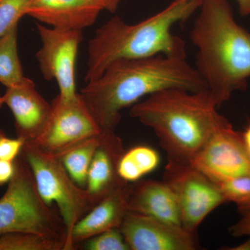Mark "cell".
Instances as JSON below:
<instances>
[{
  "instance_id": "6da1fadb",
  "label": "cell",
  "mask_w": 250,
  "mask_h": 250,
  "mask_svg": "<svg viewBox=\"0 0 250 250\" xmlns=\"http://www.w3.org/2000/svg\"><path fill=\"white\" fill-rule=\"evenodd\" d=\"M207 90L195 67L182 57L154 56L111 64L80 93L102 129L115 131L125 108L166 88Z\"/></svg>"
},
{
  "instance_id": "7a4b0ae2",
  "label": "cell",
  "mask_w": 250,
  "mask_h": 250,
  "mask_svg": "<svg viewBox=\"0 0 250 250\" xmlns=\"http://www.w3.org/2000/svg\"><path fill=\"white\" fill-rule=\"evenodd\" d=\"M190 32L196 70L220 106L250 78V32L236 22L227 0H202Z\"/></svg>"
},
{
  "instance_id": "3957f363",
  "label": "cell",
  "mask_w": 250,
  "mask_h": 250,
  "mask_svg": "<svg viewBox=\"0 0 250 250\" xmlns=\"http://www.w3.org/2000/svg\"><path fill=\"white\" fill-rule=\"evenodd\" d=\"M208 90L166 88L131 106L130 116L154 131L169 161L190 164L228 121Z\"/></svg>"
},
{
  "instance_id": "277c9868",
  "label": "cell",
  "mask_w": 250,
  "mask_h": 250,
  "mask_svg": "<svg viewBox=\"0 0 250 250\" xmlns=\"http://www.w3.org/2000/svg\"><path fill=\"white\" fill-rule=\"evenodd\" d=\"M202 0H174L167 7L136 24L119 16L112 18L95 31L88 45L85 83L98 79L111 64L154 56L186 58L185 43L172 27L200 9Z\"/></svg>"
},
{
  "instance_id": "5b68a950",
  "label": "cell",
  "mask_w": 250,
  "mask_h": 250,
  "mask_svg": "<svg viewBox=\"0 0 250 250\" xmlns=\"http://www.w3.org/2000/svg\"><path fill=\"white\" fill-rule=\"evenodd\" d=\"M14 232L53 238L65 246L66 231L60 213L42 200L21 154L15 161L14 176L0 198V236Z\"/></svg>"
},
{
  "instance_id": "8992f818",
  "label": "cell",
  "mask_w": 250,
  "mask_h": 250,
  "mask_svg": "<svg viewBox=\"0 0 250 250\" xmlns=\"http://www.w3.org/2000/svg\"><path fill=\"white\" fill-rule=\"evenodd\" d=\"M21 154L30 168L42 200L49 206L57 205L66 231L64 250H72V229L95 203L86 190L75 183L57 156L29 141L24 143Z\"/></svg>"
},
{
  "instance_id": "52a82bcc",
  "label": "cell",
  "mask_w": 250,
  "mask_h": 250,
  "mask_svg": "<svg viewBox=\"0 0 250 250\" xmlns=\"http://www.w3.org/2000/svg\"><path fill=\"white\" fill-rule=\"evenodd\" d=\"M164 180L177 197L182 227L190 232L196 233L213 210L227 203L218 184L190 164L168 161Z\"/></svg>"
},
{
  "instance_id": "ba28073f",
  "label": "cell",
  "mask_w": 250,
  "mask_h": 250,
  "mask_svg": "<svg viewBox=\"0 0 250 250\" xmlns=\"http://www.w3.org/2000/svg\"><path fill=\"white\" fill-rule=\"evenodd\" d=\"M51 106L52 111L45 129L32 143L52 155H60L104 131L80 93L70 100H63L58 95L52 100Z\"/></svg>"
},
{
  "instance_id": "9c48e42d",
  "label": "cell",
  "mask_w": 250,
  "mask_h": 250,
  "mask_svg": "<svg viewBox=\"0 0 250 250\" xmlns=\"http://www.w3.org/2000/svg\"><path fill=\"white\" fill-rule=\"evenodd\" d=\"M41 47L36 54L39 68L45 80H55L59 96L70 100L77 95L75 64L79 47L83 39L82 31L47 27L37 23Z\"/></svg>"
},
{
  "instance_id": "30bf717a",
  "label": "cell",
  "mask_w": 250,
  "mask_h": 250,
  "mask_svg": "<svg viewBox=\"0 0 250 250\" xmlns=\"http://www.w3.org/2000/svg\"><path fill=\"white\" fill-rule=\"evenodd\" d=\"M190 165L217 184L240 176L250 177V156L242 133L228 120L212 135Z\"/></svg>"
},
{
  "instance_id": "8fae6325",
  "label": "cell",
  "mask_w": 250,
  "mask_h": 250,
  "mask_svg": "<svg viewBox=\"0 0 250 250\" xmlns=\"http://www.w3.org/2000/svg\"><path fill=\"white\" fill-rule=\"evenodd\" d=\"M130 250H196V233L147 215L127 211L120 228Z\"/></svg>"
},
{
  "instance_id": "7c38bea8",
  "label": "cell",
  "mask_w": 250,
  "mask_h": 250,
  "mask_svg": "<svg viewBox=\"0 0 250 250\" xmlns=\"http://www.w3.org/2000/svg\"><path fill=\"white\" fill-rule=\"evenodd\" d=\"M2 98L14 117L18 137L30 142L36 141L48 121L51 103L38 92L34 82L27 77L18 84L6 88Z\"/></svg>"
},
{
  "instance_id": "4fadbf2b",
  "label": "cell",
  "mask_w": 250,
  "mask_h": 250,
  "mask_svg": "<svg viewBox=\"0 0 250 250\" xmlns=\"http://www.w3.org/2000/svg\"><path fill=\"white\" fill-rule=\"evenodd\" d=\"M103 10L100 0H31L26 15L50 27L82 31Z\"/></svg>"
},
{
  "instance_id": "5bb4252c",
  "label": "cell",
  "mask_w": 250,
  "mask_h": 250,
  "mask_svg": "<svg viewBox=\"0 0 250 250\" xmlns=\"http://www.w3.org/2000/svg\"><path fill=\"white\" fill-rule=\"evenodd\" d=\"M123 141L115 131L104 130L90 164L85 189L96 205L121 186L127 184L118 175V164L125 152Z\"/></svg>"
},
{
  "instance_id": "9a60e30c",
  "label": "cell",
  "mask_w": 250,
  "mask_h": 250,
  "mask_svg": "<svg viewBox=\"0 0 250 250\" xmlns=\"http://www.w3.org/2000/svg\"><path fill=\"white\" fill-rule=\"evenodd\" d=\"M127 208L128 211L182 227L177 197L164 180H139L130 184Z\"/></svg>"
},
{
  "instance_id": "2e32d148",
  "label": "cell",
  "mask_w": 250,
  "mask_h": 250,
  "mask_svg": "<svg viewBox=\"0 0 250 250\" xmlns=\"http://www.w3.org/2000/svg\"><path fill=\"white\" fill-rule=\"evenodd\" d=\"M130 184L121 186L104 197L77 222L70 238L72 250L79 243L88 241L100 233L121 228L128 211Z\"/></svg>"
},
{
  "instance_id": "e0dca14e",
  "label": "cell",
  "mask_w": 250,
  "mask_h": 250,
  "mask_svg": "<svg viewBox=\"0 0 250 250\" xmlns=\"http://www.w3.org/2000/svg\"><path fill=\"white\" fill-rule=\"evenodd\" d=\"M160 157L155 149L146 146H136L125 151L118 164V175L123 182L134 183L157 168Z\"/></svg>"
},
{
  "instance_id": "ac0fdd59",
  "label": "cell",
  "mask_w": 250,
  "mask_h": 250,
  "mask_svg": "<svg viewBox=\"0 0 250 250\" xmlns=\"http://www.w3.org/2000/svg\"><path fill=\"white\" fill-rule=\"evenodd\" d=\"M103 131L98 136L79 143L60 155L56 156L62 161L75 183L83 188L86 185L90 166L101 141Z\"/></svg>"
},
{
  "instance_id": "d6986e66",
  "label": "cell",
  "mask_w": 250,
  "mask_h": 250,
  "mask_svg": "<svg viewBox=\"0 0 250 250\" xmlns=\"http://www.w3.org/2000/svg\"><path fill=\"white\" fill-rule=\"evenodd\" d=\"M18 51V25L0 37V83L6 88L24 78Z\"/></svg>"
},
{
  "instance_id": "ffe728a7",
  "label": "cell",
  "mask_w": 250,
  "mask_h": 250,
  "mask_svg": "<svg viewBox=\"0 0 250 250\" xmlns=\"http://www.w3.org/2000/svg\"><path fill=\"white\" fill-rule=\"evenodd\" d=\"M0 250H64V243L34 233H8L0 236Z\"/></svg>"
},
{
  "instance_id": "44dd1931",
  "label": "cell",
  "mask_w": 250,
  "mask_h": 250,
  "mask_svg": "<svg viewBox=\"0 0 250 250\" xmlns=\"http://www.w3.org/2000/svg\"><path fill=\"white\" fill-rule=\"evenodd\" d=\"M227 202H232L240 212L250 207V177L240 176L218 184Z\"/></svg>"
},
{
  "instance_id": "7402d4cb",
  "label": "cell",
  "mask_w": 250,
  "mask_h": 250,
  "mask_svg": "<svg viewBox=\"0 0 250 250\" xmlns=\"http://www.w3.org/2000/svg\"><path fill=\"white\" fill-rule=\"evenodd\" d=\"M31 0H0V37L26 16Z\"/></svg>"
},
{
  "instance_id": "603a6c76",
  "label": "cell",
  "mask_w": 250,
  "mask_h": 250,
  "mask_svg": "<svg viewBox=\"0 0 250 250\" xmlns=\"http://www.w3.org/2000/svg\"><path fill=\"white\" fill-rule=\"evenodd\" d=\"M88 250H130L120 229H113L85 241Z\"/></svg>"
},
{
  "instance_id": "cb8c5ba5",
  "label": "cell",
  "mask_w": 250,
  "mask_h": 250,
  "mask_svg": "<svg viewBox=\"0 0 250 250\" xmlns=\"http://www.w3.org/2000/svg\"><path fill=\"white\" fill-rule=\"evenodd\" d=\"M26 141L21 137L11 139L0 129V159L15 161L22 152Z\"/></svg>"
},
{
  "instance_id": "d4e9b609",
  "label": "cell",
  "mask_w": 250,
  "mask_h": 250,
  "mask_svg": "<svg viewBox=\"0 0 250 250\" xmlns=\"http://www.w3.org/2000/svg\"><path fill=\"white\" fill-rule=\"evenodd\" d=\"M241 218L229 229L230 234L234 237L250 236V207L240 212Z\"/></svg>"
},
{
  "instance_id": "484cf974",
  "label": "cell",
  "mask_w": 250,
  "mask_h": 250,
  "mask_svg": "<svg viewBox=\"0 0 250 250\" xmlns=\"http://www.w3.org/2000/svg\"><path fill=\"white\" fill-rule=\"evenodd\" d=\"M15 172V161L0 159V187L8 184Z\"/></svg>"
},
{
  "instance_id": "4316f807",
  "label": "cell",
  "mask_w": 250,
  "mask_h": 250,
  "mask_svg": "<svg viewBox=\"0 0 250 250\" xmlns=\"http://www.w3.org/2000/svg\"><path fill=\"white\" fill-rule=\"evenodd\" d=\"M240 14L243 16L250 15V0H236Z\"/></svg>"
},
{
  "instance_id": "83f0119b",
  "label": "cell",
  "mask_w": 250,
  "mask_h": 250,
  "mask_svg": "<svg viewBox=\"0 0 250 250\" xmlns=\"http://www.w3.org/2000/svg\"><path fill=\"white\" fill-rule=\"evenodd\" d=\"M103 3L104 10L113 13L118 9L121 0H100Z\"/></svg>"
},
{
  "instance_id": "f1b7e54d",
  "label": "cell",
  "mask_w": 250,
  "mask_h": 250,
  "mask_svg": "<svg viewBox=\"0 0 250 250\" xmlns=\"http://www.w3.org/2000/svg\"><path fill=\"white\" fill-rule=\"evenodd\" d=\"M241 133L245 147H246L247 151H248V154L250 156V125H248L246 130Z\"/></svg>"
},
{
  "instance_id": "f546056e",
  "label": "cell",
  "mask_w": 250,
  "mask_h": 250,
  "mask_svg": "<svg viewBox=\"0 0 250 250\" xmlns=\"http://www.w3.org/2000/svg\"><path fill=\"white\" fill-rule=\"evenodd\" d=\"M229 250H250V236L248 237V239L246 242L239 245V246L233 247V248H225Z\"/></svg>"
},
{
  "instance_id": "4dcf8cb0",
  "label": "cell",
  "mask_w": 250,
  "mask_h": 250,
  "mask_svg": "<svg viewBox=\"0 0 250 250\" xmlns=\"http://www.w3.org/2000/svg\"><path fill=\"white\" fill-rule=\"evenodd\" d=\"M4 101H3L2 95L0 94V108L2 107L3 105H4Z\"/></svg>"
}]
</instances>
